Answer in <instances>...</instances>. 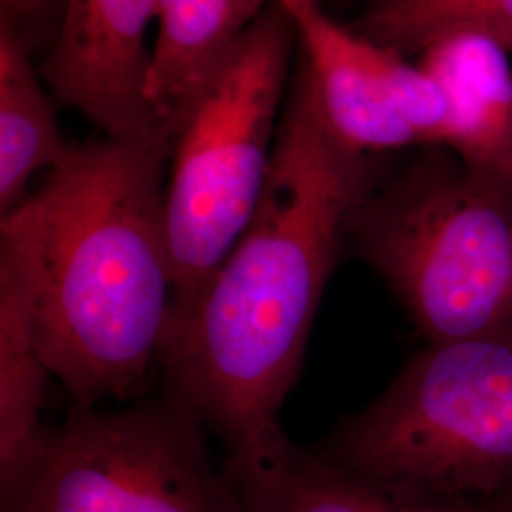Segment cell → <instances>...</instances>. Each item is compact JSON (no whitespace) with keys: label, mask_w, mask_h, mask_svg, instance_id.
Segmentation results:
<instances>
[{"label":"cell","mask_w":512,"mask_h":512,"mask_svg":"<svg viewBox=\"0 0 512 512\" xmlns=\"http://www.w3.org/2000/svg\"><path fill=\"white\" fill-rule=\"evenodd\" d=\"M315 454L395 494L512 492V330L429 344Z\"/></svg>","instance_id":"277c9868"},{"label":"cell","mask_w":512,"mask_h":512,"mask_svg":"<svg viewBox=\"0 0 512 512\" xmlns=\"http://www.w3.org/2000/svg\"><path fill=\"white\" fill-rule=\"evenodd\" d=\"M275 0H156L145 101L173 148L186 112Z\"/></svg>","instance_id":"30bf717a"},{"label":"cell","mask_w":512,"mask_h":512,"mask_svg":"<svg viewBox=\"0 0 512 512\" xmlns=\"http://www.w3.org/2000/svg\"><path fill=\"white\" fill-rule=\"evenodd\" d=\"M353 31L404 57L448 35L476 33L512 57V0H374Z\"/></svg>","instance_id":"5bb4252c"},{"label":"cell","mask_w":512,"mask_h":512,"mask_svg":"<svg viewBox=\"0 0 512 512\" xmlns=\"http://www.w3.org/2000/svg\"><path fill=\"white\" fill-rule=\"evenodd\" d=\"M349 238L427 344L512 330V192L454 152L372 183Z\"/></svg>","instance_id":"3957f363"},{"label":"cell","mask_w":512,"mask_h":512,"mask_svg":"<svg viewBox=\"0 0 512 512\" xmlns=\"http://www.w3.org/2000/svg\"><path fill=\"white\" fill-rule=\"evenodd\" d=\"M495 177L512 192V137L511 141H509V147L505 150V156H503L501 164H499L497 171H495Z\"/></svg>","instance_id":"2e32d148"},{"label":"cell","mask_w":512,"mask_h":512,"mask_svg":"<svg viewBox=\"0 0 512 512\" xmlns=\"http://www.w3.org/2000/svg\"><path fill=\"white\" fill-rule=\"evenodd\" d=\"M207 435L167 393L120 410L78 406L0 471V512H247Z\"/></svg>","instance_id":"8992f818"},{"label":"cell","mask_w":512,"mask_h":512,"mask_svg":"<svg viewBox=\"0 0 512 512\" xmlns=\"http://www.w3.org/2000/svg\"><path fill=\"white\" fill-rule=\"evenodd\" d=\"M222 469L247 512H507L501 499L395 494L300 448L272 421L228 448Z\"/></svg>","instance_id":"9c48e42d"},{"label":"cell","mask_w":512,"mask_h":512,"mask_svg":"<svg viewBox=\"0 0 512 512\" xmlns=\"http://www.w3.org/2000/svg\"><path fill=\"white\" fill-rule=\"evenodd\" d=\"M55 2L59 0H0L2 27H8L25 42V31L42 21Z\"/></svg>","instance_id":"9a60e30c"},{"label":"cell","mask_w":512,"mask_h":512,"mask_svg":"<svg viewBox=\"0 0 512 512\" xmlns=\"http://www.w3.org/2000/svg\"><path fill=\"white\" fill-rule=\"evenodd\" d=\"M501 501H503V505H505V511L512 512V492L511 494L503 495V497H499Z\"/></svg>","instance_id":"e0dca14e"},{"label":"cell","mask_w":512,"mask_h":512,"mask_svg":"<svg viewBox=\"0 0 512 512\" xmlns=\"http://www.w3.org/2000/svg\"><path fill=\"white\" fill-rule=\"evenodd\" d=\"M73 145L65 141L50 95L31 63L27 42L0 31V211H12L29 181L63 164Z\"/></svg>","instance_id":"4fadbf2b"},{"label":"cell","mask_w":512,"mask_h":512,"mask_svg":"<svg viewBox=\"0 0 512 512\" xmlns=\"http://www.w3.org/2000/svg\"><path fill=\"white\" fill-rule=\"evenodd\" d=\"M48 368L37 323V268L18 224L0 220V471L14 467L42 433Z\"/></svg>","instance_id":"8fae6325"},{"label":"cell","mask_w":512,"mask_h":512,"mask_svg":"<svg viewBox=\"0 0 512 512\" xmlns=\"http://www.w3.org/2000/svg\"><path fill=\"white\" fill-rule=\"evenodd\" d=\"M420 59L452 105L448 150L495 177L512 137L511 55L492 38L456 33L433 42Z\"/></svg>","instance_id":"7c38bea8"},{"label":"cell","mask_w":512,"mask_h":512,"mask_svg":"<svg viewBox=\"0 0 512 512\" xmlns=\"http://www.w3.org/2000/svg\"><path fill=\"white\" fill-rule=\"evenodd\" d=\"M152 21L156 0H63L42 73L61 103L82 112L109 139L171 150L145 101Z\"/></svg>","instance_id":"ba28073f"},{"label":"cell","mask_w":512,"mask_h":512,"mask_svg":"<svg viewBox=\"0 0 512 512\" xmlns=\"http://www.w3.org/2000/svg\"><path fill=\"white\" fill-rule=\"evenodd\" d=\"M169 156L162 145L109 137L74 147L2 215L35 258L44 365L80 408L143 395L160 366L175 302Z\"/></svg>","instance_id":"7a4b0ae2"},{"label":"cell","mask_w":512,"mask_h":512,"mask_svg":"<svg viewBox=\"0 0 512 512\" xmlns=\"http://www.w3.org/2000/svg\"><path fill=\"white\" fill-rule=\"evenodd\" d=\"M277 2L293 23L304 52L300 71L336 139L366 156L418 147L412 128L437 109L435 78L336 23L321 0Z\"/></svg>","instance_id":"52a82bcc"},{"label":"cell","mask_w":512,"mask_h":512,"mask_svg":"<svg viewBox=\"0 0 512 512\" xmlns=\"http://www.w3.org/2000/svg\"><path fill=\"white\" fill-rule=\"evenodd\" d=\"M372 183L370 156L336 139L300 71L255 215L198 294L171 311L160 353L165 393L226 448L277 421Z\"/></svg>","instance_id":"6da1fadb"},{"label":"cell","mask_w":512,"mask_h":512,"mask_svg":"<svg viewBox=\"0 0 512 512\" xmlns=\"http://www.w3.org/2000/svg\"><path fill=\"white\" fill-rule=\"evenodd\" d=\"M294 40L293 23L275 0L196 97L175 135L165 184L173 310L198 294L255 215L272 167Z\"/></svg>","instance_id":"5b68a950"}]
</instances>
